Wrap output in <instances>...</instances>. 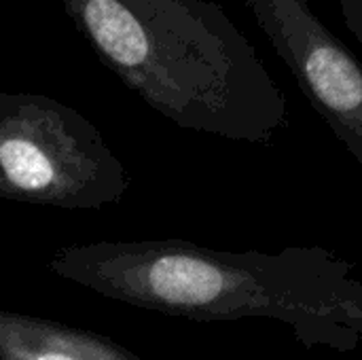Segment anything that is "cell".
I'll return each mask as SVG.
<instances>
[{"label":"cell","instance_id":"cell-6","mask_svg":"<svg viewBox=\"0 0 362 360\" xmlns=\"http://www.w3.org/2000/svg\"><path fill=\"white\" fill-rule=\"evenodd\" d=\"M339 4L350 32L362 45V0H339Z\"/></svg>","mask_w":362,"mask_h":360},{"label":"cell","instance_id":"cell-2","mask_svg":"<svg viewBox=\"0 0 362 360\" xmlns=\"http://www.w3.org/2000/svg\"><path fill=\"white\" fill-rule=\"evenodd\" d=\"M100 62L180 129L267 144L288 125L284 91L210 0H62Z\"/></svg>","mask_w":362,"mask_h":360},{"label":"cell","instance_id":"cell-5","mask_svg":"<svg viewBox=\"0 0 362 360\" xmlns=\"http://www.w3.org/2000/svg\"><path fill=\"white\" fill-rule=\"evenodd\" d=\"M0 360L144 359L91 331L0 310Z\"/></svg>","mask_w":362,"mask_h":360},{"label":"cell","instance_id":"cell-1","mask_svg":"<svg viewBox=\"0 0 362 360\" xmlns=\"http://www.w3.org/2000/svg\"><path fill=\"white\" fill-rule=\"evenodd\" d=\"M47 269L134 308L195 323L265 318L305 348H362V280L320 246L229 252L187 240H98L55 250Z\"/></svg>","mask_w":362,"mask_h":360},{"label":"cell","instance_id":"cell-3","mask_svg":"<svg viewBox=\"0 0 362 360\" xmlns=\"http://www.w3.org/2000/svg\"><path fill=\"white\" fill-rule=\"evenodd\" d=\"M127 189L125 166L87 117L49 95L0 91V199L100 210Z\"/></svg>","mask_w":362,"mask_h":360},{"label":"cell","instance_id":"cell-4","mask_svg":"<svg viewBox=\"0 0 362 360\" xmlns=\"http://www.w3.org/2000/svg\"><path fill=\"white\" fill-rule=\"evenodd\" d=\"M312 108L362 172V64L310 0H244Z\"/></svg>","mask_w":362,"mask_h":360}]
</instances>
